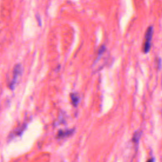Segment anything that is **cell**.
I'll use <instances>...</instances> for the list:
<instances>
[{
    "instance_id": "obj_7",
    "label": "cell",
    "mask_w": 162,
    "mask_h": 162,
    "mask_svg": "<svg viewBox=\"0 0 162 162\" xmlns=\"http://www.w3.org/2000/svg\"><path fill=\"white\" fill-rule=\"evenodd\" d=\"M105 50H106V48H105V46H102L101 47L100 49H99V51H98V59L99 58V57L101 56V55L103 54V53L105 52Z\"/></svg>"
},
{
    "instance_id": "obj_5",
    "label": "cell",
    "mask_w": 162,
    "mask_h": 162,
    "mask_svg": "<svg viewBox=\"0 0 162 162\" xmlns=\"http://www.w3.org/2000/svg\"><path fill=\"white\" fill-rule=\"evenodd\" d=\"M70 97H71V100H72V103L73 105H74L75 106H77L78 103H79V96L77 95V94L75 93H72L70 94Z\"/></svg>"
},
{
    "instance_id": "obj_8",
    "label": "cell",
    "mask_w": 162,
    "mask_h": 162,
    "mask_svg": "<svg viewBox=\"0 0 162 162\" xmlns=\"http://www.w3.org/2000/svg\"><path fill=\"white\" fill-rule=\"evenodd\" d=\"M155 159H154V158H151V159H149V160H148V161H147V162H155Z\"/></svg>"
},
{
    "instance_id": "obj_3",
    "label": "cell",
    "mask_w": 162,
    "mask_h": 162,
    "mask_svg": "<svg viewBox=\"0 0 162 162\" xmlns=\"http://www.w3.org/2000/svg\"><path fill=\"white\" fill-rule=\"evenodd\" d=\"M74 129H71V130H60L58 133V137L59 138H64V137H68V136H70L74 133Z\"/></svg>"
},
{
    "instance_id": "obj_6",
    "label": "cell",
    "mask_w": 162,
    "mask_h": 162,
    "mask_svg": "<svg viewBox=\"0 0 162 162\" xmlns=\"http://www.w3.org/2000/svg\"><path fill=\"white\" fill-rule=\"evenodd\" d=\"M142 132L141 131H137L134 134L133 137H132V141L135 143V144H138L140 138H141Z\"/></svg>"
},
{
    "instance_id": "obj_1",
    "label": "cell",
    "mask_w": 162,
    "mask_h": 162,
    "mask_svg": "<svg viewBox=\"0 0 162 162\" xmlns=\"http://www.w3.org/2000/svg\"><path fill=\"white\" fill-rule=\"evenodd\" d=\"M153 27L150 26L148 28L145 36V43L144 46V53H148L150 51L151 47V40L153 36Z\"/></svg>"
},
{
    "instance_id": "obj_4",
    "label": "cell",
    "mask_w": 162,
    "mask_h": 162,
    "mask_svg": "<svg viewBox=\"0 0 162 162\" xmlns=\"http://www.w3.org/2000/svg\"><path fill=\"white\" fill-rule=\"evenodd\" d=\"M25 127H25V125H23L22 126L18 128V129H17V130H15V131L13 132V134H11L10 136H12V137H14V136H20V135H21L24 132V130H25Z\"/></svg>"
},
{
    "instance_id": "obj_2",
    "label": "cell",
    "mask_w": 162,
    "mask_h": 162,
    "mask_svg": "<svg viewBox=\"0 0 162 162\" xmlns=\"http://www.w3.org/2000/svg\"><path fill=\"white\" fill-rule=\"evenodd\" d=\"M22 67L21 65H16L15 67H14V69H13V80H12V82H11L10 85V87L12 89H14L16 84H17V80H18L20 75L22 74Z\"/></svg>"
}]
</instances>
